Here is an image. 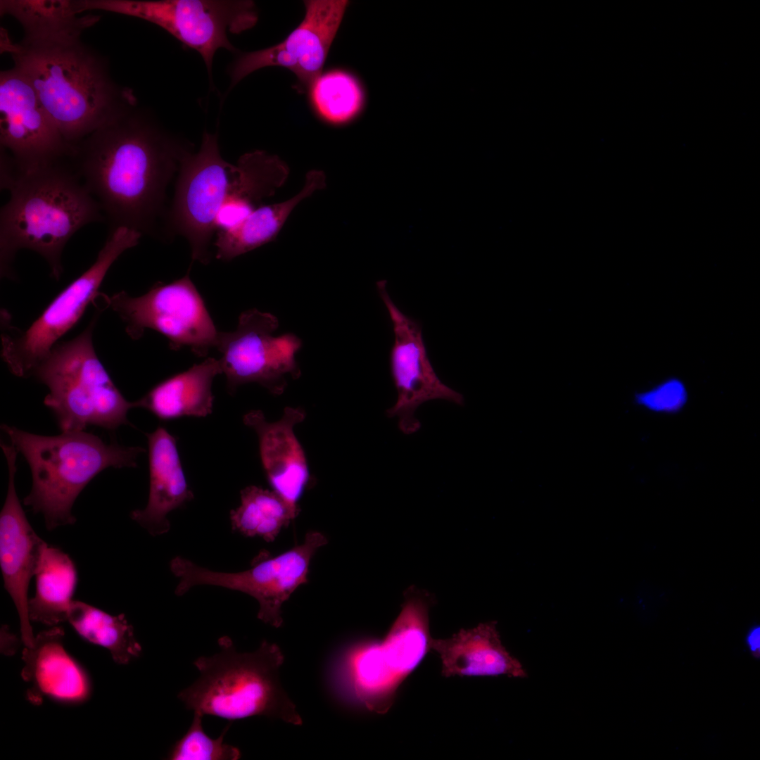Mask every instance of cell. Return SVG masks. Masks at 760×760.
Returning a JSON list of instances; mask_svg holds the SVG:
<instances>
[{"label":"cell","instance_id":"1","mask_svg":"<svg viewBox=\"0 0 760 760\" xmlns=\"http://www.w3.org/2000/svg\"><path fill=\"white\" fill-rule=\"evenodd\" d=\"M186 151L136 106L72 146L71 163L112 223L153 233Z\"/></svg>","mask_w":760,"mask_h":760},{"label":"cell","instance_id":"2","mask_svg":"<svg viewBox=\"0 0 760 760\" xmlns=\"http://www.w3.org/2000/svg\"><path fill=\"white\" fill-rule=\"evenodd\" d=\"M8 45L14 66L70 146L136 106L132 90L113 79L108 60L81 37L23 38Z\"/></svg>","mask_w":760,"mask_h":760},{"label":"cell","instance_id":"3","mask_svg":"<svg viewBox=\"0 0 760 760\" xmlns=\"http://www.w3.org/2000/svg\"><path fill=\"white\" fill-rule=\"evenodd\" d=\"M1 185L10 192L0 215L1 277L13 278L11 265L15 254L29 249L45 259L51 276L58 280L66 243L84 225L101 220L99 203L70 157L21 171L1 155Z\"/></svg>","mask_w":760,"mask_h":760},{"label":"cell","instance_id":"4","mask_svg":"<svg viewBox=\"0 0 760 760\" xmlns=\"http://www.w3.org/2000/svg\"><path fill=\"white\" fill-rule=\"evenodd\" d=\"M1 429L27 460L32 485L23 503L43 515L49 531L73 524V504L84 487L109 467H136L141 447L106 443L84 431L53 436L29 433L6 424Z\"/></svg>","mask_w":760,"mask_h":760},{"label":"cell","instance_id":"5","mask_svg":"<svg viewBox=\"0 0 760 760\" xmlns=\"http://www.w3.org/2000/svg\"><path fill=\"white\" fill-rule=\"evenodd\" d=\"M217 642V653L194 661L199 677L178 693L186 709L229 721L264 716L303 724L279 680L284 657L277 645L264 640L253 652H239L228 636Z\"/></svg>","mask_w":760,"mask_h":760},{"label":"cell","instance_id":"6","mask_svg":"<svg viewBox=\"0 0 760 760\" xmlns=\"http://www.w3.org/2000/svg\"><path fill=\"white\" fill-rule=\"evenodd\" d=\"M95 307L84 330L71 340L57 343L32 374L48 387L44 404L62 432L84 431L91 425L108 430L132 426L127 413L136 407L135 401L122 395L94 347V329L104 310Z\"/></svg>","mask_w":760,"mask_h":760},{"label":"cell","instance_id":"7","mask_svg":"<svg viewBox=\"0 0 760 760\" xmlns=\"http://www.w3.org/2000/svg\"><path fill=\"white\" fill-rule=\"evenodd\" d=\"M429 607L422 595L410 593L383 641L365 642L347 655L346 685L367 709L386 712L398 688L430 650Z\"/></svg>","mask_w":760,"mask_h":760},{"label":"cell","instance_id":"8","mask_svg":"<svg viewBox=\"0 0 760 760\" xmlns=\"http://www.w3.org/2000/svg\"><path fill=\"white\" fill-rule=\"evenodd\" d=\"M141 236L127 227L112 229L91 266L61 291L25 331L4 332L1 357L13 374L32 376L58 341L93 303L111 265L122 253L136 246Z\"/></svg>","mask_w":760,"mask_h":760},{"label":"cell","instance_id":"9","mask_svg":"<svg viewBox=\"0 0 760 760\" xmlns=\"http://www.w3.org/2000/svg\"><path fill=\"white\" fill-rule=\"evenodd\" d=\"M94 304L115 312L134 340L151 329L167 338L174 350L186 346L205 357L215 348L219 331L188 273L170 284L158 282L138 297L124 291L112 296L99 293Z\"/></svg>","mask_w":760,"mask_h":760},{"label":"cell","instance_id":"10","mask_svg":"<svg viewBox=\"0 0 760 760\" xmlns=\"http://www.w3.org/2000/svg\"><path fill=\"white\" fill-rule=\"evenodd\" d=\"M327 543L318 531L307 533L303 544L275 557L265 559L248 570L226 573L198 566L177 556L170 563L178 584L175 594L182 595L193 587L211 585L241 591L259 603L258 618L279 628L283 623L281 607L300 585L308 582L310 561L316 551Z\"/></svg>","mask_w":760,"mask_h":760},{"label":"cell","instance_id":"11","mask_svg":"<svg viewBox=\"0 0 760 760\" xmlns=\"http://www.w3.org/2000/svg\"><path fill=\"white\" fill-rule=\"evenodd\" d=\"M233 165L221 156L217 134L204 132L201 148L185 152L179 167L175 193L166 215V232L188 241L193 260L210 262L215 222L227 196Z\"/></svg>","mask_w":760,"mask_h":760},{"label":"cell","instance_id":"12","mask_svg":"<svg viewBox=\"0 0 760 760\" xmlns=\"http://www.w3.org/2000/svg\"><path fill=\"white\" fill-rule=\"evenodd\" d=\"M278 327L272 314L250 309L240 315L234 331H219L215 348L231 393L242 384L257 383L279 395L286 388L288 374L300 376L295 355L302 341L291 333L274 336Z\"/></svg>","mask_w":760,"mask_h":760},{"label":"cell","instance_id":"13","mask_svg":"<svg viewBox=\"0 0 760 760\" xmlns=\"http://www.w3.org/2000/svg\"><path fill=\"white\" fill-rule=\"evenodd\" d=\"M152 22L196 50L203 58L209 77L220 49L234 51L227 34H238L255 25L258 14L251 1L163 0L110 2L106 9Z\"/></svg>","mask_w":760,"mask_h":760},{"label":"cell","instance_id":"14","mask_svg":"<svg viewBox=\"0 0 760 760\" xmlns=\"http://www.w3.org/2000/svg\"><path fill=\"white\" fill-rule=\"evenodd\" d=\"M0 146L11 165L21 171L52 165L72 151L15 66L0 72Z\"/></svg>","mask_w":760,"mask_h":760},{"label":"cell","instance_id":"15","mask_svg":"<svg viewBox=\"0 0 760 760\" xmlns=\"http://www.w3.org/2000/svg\"><path fill=\"white\" fill-rule=\"evenodd\" d=\"M376 286L394 334L390 366L398 397L394 405L386 410V415L397 417L399 429L405 434H412L420 428L414 413L422 404L445 400L462 405L464 397L443 384L436 375L428 357L419 322L395 305L387 291L386 281H378Z\"/></svg>","mask_w":760,"mask_h":760},{"label":"cell","instance_id":"16","mask_svg":"<svg viewBox=\"0 0 760 760\" xmlns=\"http://www.w3.org/2000/svg\"><path fill=\"white\" fill-rule=\"evenodd\" d=\"M348 4L346 0L305 1L303 20L282 42L239 55L230 68V87L255 70L279 66L291 71L301 87L309 89L322 73Z\"/></svg>","mask_w":760,"mask_h":760},{"label":"cell","instance_id":"17","mask_svg":"<svg viewBox=\"0 0 760 760\" xmlns=\"http://www.w3.org/2000/svg\"><path fill=\"white\" fill-rule=\"evenodd\" d=\"M8 469L6 500L0 513V566L4 587L17 609L25 647L34 640L28 613V588L47 543L30 524L17 495L15 476L18 450L1 442Z\"/></svg>","mask_w":760,"mask_h":760},{"label":"cell","instance_id":"18","mask_svg":"<svg viewBox=\"0 0 760 760\" xmlns=\"http://www.w3.org/2000/svg\"><path fill=\"white\" fill-rule=\"evenodd\" d=\"M306 414L301 407H286L277 422L267 421L261 410H251L243 418L257 434L263 469L273 490L293 509L308 483L310 473L304 450L294 426Z\"/></svg>","mask_w":760,"mask_h":760},{"label":"cell","instance_id":"19","mask_svg":"<svg viewBox=\"0 0 760 760\" xmlns=\"http://www.w3.org/2000/svg\"><path fill=\"white\" fill-rule=\"evenodd\" d=\"M64 631L57 626L34 637L25 647L21 676L31 685L28 699L37 704L43 697L65 704H82L91 695V680L63 645Z\"/></svg>","mask_w":760,"mask_h":760},{"label":"cell","instance_id":"20","mask_svg":"<svg viewBox=\"0 0 760 760\" xmlns=\"http://www.w3.org/2000/svg\"><path fill=\"white\" fill-rule=\"evenodd\" d=\"M149 494L144 509L131 512V518L153 536L167 533V518L172 510L194 498L181 464L175 438L163 427L147 433Z\"/></svg>","mask_w":760,"mask_h":760},{"label":"cell","instance_id":"21","mask_svg":"<svg viewBox=\"0 0 760 760\" xmlns=\"http://www.w3.org/2000/svg\"><path fill=\"white\" fill-rule=\"evenodd\" d=\"M430 650L442 661V675L526 678L521 664L502 645L496 622L462 629L447 639L430 640Z\"/></svg>","mask_w":760,"mask_h":760},{"label":"cell","instance_id":"22","mask_svg":"<svg viewBox=\"0 0 760 760\" xmlns=\"http://www.w3.org/2000/svg\"><path fill=\"white\" fill-rule=\"evenodd\" d=\"M289 175L288 165L277 156L258 150L241 156L232 166L229 192L216 218L217 232L242 222L285 184Z\"/></svg>","mask_w":760,"mask_h":760},{"label":"cell","instance_id":"23","mask_svg":"<svg viewBox=\"0 0 760 760\" xmlns=\"http://www.w3.org/2000/svg\"><path fill=\"white\" fill-rule=\"evenodd\" d=\"M222 373L220 360L208 357L188 370L156 385L135 401L160 419L184 416L205 417L212 413L213 381Z\"/></svg>","mask_w":760,"mask_h":760},{"label":"cell","instance_id":"24","mask_svg":"<svg viewBox=\"0 0 760 760\" xmlns=\"http://www.w3.org/2000/svg\"><path fill=\"white\" fill-rule=\"evenodd\" d=\"M324 172L312 170L305 175L301 190L290 198L260 205L234 227L217 231L214 243L216 258L229 261L274 240L293 210L303 200L325 188Z\"/></svg>","mask_w":760,"mask_h":760},{"label":"cell","instance_id":"25","mask_svg":"<svg viewBox=\"0 0 760 760\" xmlns=\"http://www.w3.org/2000/svg\"><path fill=\"white\" fill-rule=\"evenodd\" d=\"M35 593L28 601L30 621L49 626L68 621L77 583V571L69 555L47 544L35 574Z\"/></svg>","mask_w":760,"mask_h":760},{"label":"cell","instance_id":"26","mask_svg":"<svg viewBox=\"0 0 760 760\" xmlns=\"http://www.w3.org/2000/svg\"><path fill=\"white\" fill-rule=\"evenodd\" d=\"M87 10L85 1L64 0L1 1V14L14 17L21 24L23 38L39 39L55 36L81 37L99 17L78 15Z\"/></svg>","mask_w":760,"mask_h":760},{"label":"cell","instance_id":"27","mask_svg":"<svg viewBox=\"0 0 760 760\" xmlns=\"http://www.w3.org/2000/svg\"><path fill=\"white\" fill-rule=\"evenodd\" d=\"M68 621L83 639L107 649L116 663L128 664L141 652L133 627L124 614L111 615L85 602L73 600Z\"/></svg>","mask_w":760,"mask_h":760},{"label":"cell","instance_id":"28","mask_svg":"<svg viewBox=\"0 0 760 760\" xmlns=\"http://www.w3.org/2000/svg\"><path fill=\"white\" fill-rule=\"evenodd\" d=\"M240 493L241 505L230 512V519L233 530L243 536L272 542L299 513L274 490L249 486Z\"/></svg>","mask_w":760,"mask_h":760},{"label":"cell","instance_id":"29","mask_svg":"<svg viewBox=\"0 0 760 760\" xmlns=\"http://www.w3.org/2000/svg\"><path fill=\"white\" fill-rule=\"evenodd\" d=\"M309 91L315 112L324 121L334 125L352 121L365 104V91L360 82L343 70L321 73Z\"/></svg>","mask_w":760,"mask_h":760},{"label":"cell","instance_id":"30","mask_svg":"<svg viewBox=\"0 0 760 760\" xmlns=\"http://www.w3.org/2000/svg\"><path fill=\"white\" fill-rule=\"evenodd\" d=\"M203 716L194 712V718L186 733L171 747L167 754L170 760H236L240 750L224 742L231 723L227 724L217 738L207 735L203 728Z\"/></svg>","mask_w":760,"mask_h":760},{"label":"cell","instance_id":"31","mask_svg":"<svg viewBox=\"0 0 760 760\" xmlns=\"http://www.w3.org/2000/svg\"><path fill=\"white\" fill-rule=\"evenodd\" d=\"M684 384L671 379L650 391L636 393L635 403L656 412H673L681 409L687 401Z\"/></svg>","mask_w":760,"mask_h":760},{"label":"cell","instance_id":"32","mask_svg":"<svg viewBox=\"0 0 760 760\" xmlns=\"http://www.w3.org/2000/svg\"><path fill=\"white\" fill-rule=\"evenodd\" d=\"M752 650L756 651L759 648V628L754 630L748 639Z\"/></svg>","mask_w":760,"mask_h":760}]
</instances>
